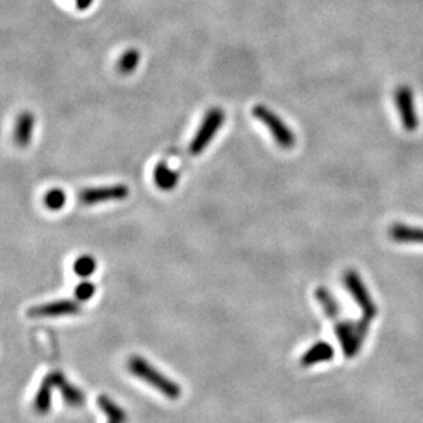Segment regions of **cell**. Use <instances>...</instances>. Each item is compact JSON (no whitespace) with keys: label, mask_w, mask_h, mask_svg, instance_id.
<instances>
[{"label":"cell","mask_w":423,"mask_h":423,"mask_svg":"<svg viewBox=\"0 0 423 423\" xmlns=\"http://www.w3.org/2000/svg\"><path fill=\"white\" fill-rule=\"evenodd\" d=\"M128 370L170 400H178L181 397V387L162 374L158 368L149 365L144 358L137 355L130 356L128 361Z\"/></svg>","instance_id":"6da1fadb"},{"label":"cell","mask_w":423,"mask_h":423,"mask_svg":"<svg viewBox=\"0 0 423 423\" xmlns=\"http://www.w3.org/2000/svg\"><path fill=\"white\" fill-rule=\"evenodd\" d=\"M255 118H257L262 123H264L270 133L273 135L276 142L282 148H292L296 142L295 135L288 128V125L282 121L281 118L276 113H273L269 107L263 105H256L253 109Z\"/></svg>","instance_id":"7a4b0ae2"},{"label":"cell","mask_w":423,"mask_h":423,"mask_svg":"<svg viewBox=\"0 0 423 423\" xmlns=\"http://www.w3.org/2000/svg\"><path fill=\"white\" fill-rule=\"evenodd\" d=\"M225 121V113L221 109H211L206 114L194 140L191 141L189 151L192 155H200L206 147L214 139Z\"/></svg>","instance_id":"3957f363"},{"label":"cell","mask_w":423,"mask_h":423,"mask_svg":"<svg viewBox=\"0 0 423 423\" xmlns=\"http://www.w3.org/2000/svg\"><path fill=\"white\" fill-rule=\"evenodd\" d=\"M129 196V188L125 184H115L110 187L86 188L80 192V201L85 206L106 203L114 200H123Z\"/></svg>","instance_id":"277c9868"},{"label":"cell","mask_w":423,"mask_h":423,"mask_svg":"<svg viewBox=\"0 0 423 423\" xmlns=\"http://www.w3.org/2000/svg\"><path fill=\"white\" fill-rule=\"evenodd\" d=\"M81 310L80 302L63 299L55 300L46 304H39L28 310V316L30 318H58L66 315H74Z\"/></svg>","instance_id":"5b68a950"},{"label":"cell","mask_w":423,"mask_h":423,"mask_svg":"<svg viewBox=\"0 0 423 423\" xmlns=\"http://www.w3.org/2000/svg\"><path fill=\"white\" fill-rule=\"evenodd\" d=\"M53 377H54L55 388L59 389L62 398L65 400V403L67 405H70V407H83L84 405L85 395L80 388L70 384L62 372H53Z\"/></svg>","instance_id":"8992f818"},{"label":"cell","mask_w":423,"mask_h":423,"mask_svg":"<svg viewBox=\"0 0 423 423\" xmlns=\"http://www.w3.org/2000/svg\"><path fill=\"white\" fill-rule=\"evenodd\" d=\"M398 112L401 114V119L404 126L408 130H414L415 126H418V116H415V109L412 102V93L408 88L398 89L396 95Z\"/></svg>","instance_id":"52a82bcc"},{"label":"cell","mask_w":423,"mask_h":423,"mask_svg":"<svg viewBox=\"0 0 423 423\" xmlns=\"http://www.w3.org/2000/svg\"><path fill=\"white\" fill-rule=\"evenodd\" d=\"M55 387L54 384V377L53 372L48 374L46 378H43L41 385L34 396L33 401V408L39 414H47L51 408V401H53V388Z\"/></svg>","instance_id":"ba28073f"},{"label":"cell","mask_w":423,"mask_h":423,"mask_svg":"<svg viewBox=\"0 0 423 423\" xmlns=\"http://www.w3.org/2000/svg\"><path fill=\"white\" fill-rule=\"evenodd\" d=\"M180 174L175 170L170 169L166 162H159L154 170V181L156 187L162 191H171L177 187Z\"/></svg>","instance_id":"9c48e42d"},{"label":"cell","mask_w":423,"mask_h":423,"mask_svg":"<svg viewBox=\"0 0 423 423\" xmlns=\"http://www.w3.org/2000/svg\"><path fill=\"white\" fill-rule=\"evenodd\" d=\"M34 128V115L29 112L20 114L15 125L14 139L20 147H27L32 140V133Z\"/></svg>","instance_id":"30bf717a"},{"label":"cell","mask_w":423,"mask_h":423,"mask_svg":"<svg viewBox=\"0 0 423 423\" xmlns=\"http://www.w3.org/2000/svg\"><path fill=\"white\" fill-rule=\"evenodd\" d=\"M98 405L105 412V415L107 417L109 423L125 422V419H126L125 411L119 405H116L113 400L109 398L107 396L98 397Z\"/></svg>","instance_id":"8fae6325"},{"label":"cell","mask_w":423,"mask_h":423,"mask_svg":"<svg viewBox=\"0 0 423 423\" xmlns=\"http://www.w3.org/2000/svg\"><path fill=\"white\" fill-rule=\"evenodd\" d=\"M140 58V51L136 48H130V50L125 51V54L118 60V65H116L118 72L122 74H129V73L135 72L136 67L139 66Z\"/></svg>","instance_id":"7c38bea8"},{"label":"cell","mask_w":423,"mask_h":423,"mask_svg":"<svg viewBox=\"0 0 423 423\" xmlns=\"http://www.w3.org/2000/svg\"><path fill=\"white\" fill-rule=\"evenodd\" d=\"M73 270L79 277L88 278L90 277L96 270V260L90 255H83L77 257V260L73 264Z\"/></svg>","instance_id":"4fadbf2b"},{"label":"cell","mask_w":423,"mask_h":423,"mask_svg":"<svg viewBox=\"0 0 423 423\" xmlns=\"http://www.w3.org/2000/svg\"><path fill=\"white\" fill-rule=\"evenodd\" d=\"M330 355H332L330 347H328V345H325V344H319V345L312 347L310 351L303 356L302 363H303L304 366H311V365H314V363H318V362H321V361L328 359Z\"/></svg>","instance_id":"5bb4252c"},{"label":"cell","mask_w":423,"mask_h":423,"mask_svg":"<svg viewBox=\"0 0 423 423\" xmlns=\"http://www.w3.org/2000/svg\"><path fill=\"white\" fill-rule=\"evenodd\" d=\"M65 203H66V194L60 188L50 189L44 196L46 207L53 211L62 210L65 207Z\"/></svg>","instance_id":"9a60e30c"},{"label":"cell","mask_w":423,"mask_h":423,"mask_svg":"<svg viewBox=\"0 0 423 423\" xmlns=\"http://www.w3.org/2000/svg\"><path fill=\"white\" fill-rule=\"evenodd\" d=\"M96 292V288L92 282L83 281L81 283H79L74 289V296L79 302H88L93 297Z\"/></svg>","instance_id":"2e32d148"}]
</instances>
